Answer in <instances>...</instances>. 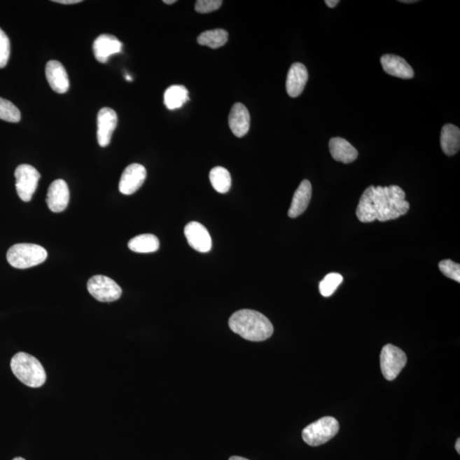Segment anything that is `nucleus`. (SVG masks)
Instances as JSON below:
<instances>
[{"label":"nucleus","mask_w":460,"mask_h":460,"mask_svg":"<svg viewBox=\"0 0 460 460\" xmlns=\"http://www.w3.org/2000/svg\"><path fill=\"white\" fill-rule=\"evenodd\" d=\"M406 194L397 186H369L361 195L356 216L361 223L390 221L407 214L410 204Z\"/></svg>","instance_id":"nucleus-1"},{"label":"nucleus","mask_w":460,"mask_h":460,"mask_svg":"<svg viewBox=\"0 0 460 460\" xmlns=\"http://www.w3.org/2000/svg\"><path fill=\"white\" fill-rule=\"evenodd\" d=\"M229 326L244 340L253 342L268 340L274 333V326L268 318L251 309H242L232 314Z\"/></svg>","instance_id":"nucleus-2"},{"label":"nucleus","mask_w":460,"mask_h":460,"mask_svg":"<svg viewBox=\"0 0 460 460\" xmlns=\"http://www.w3.org/2000/svg\"><path fill=\"white\" fill-rule=\"evenodd\" d=\"M11 370L22 383L31 388L41 387L46 383L44 368L37 358L25 352L15 354L11 361Z\"/></svg>","instance_id":"nucleus-3"},{"label":"nucleus","mask_w":460,"mask_h":460,"mask_svg":"<svg viewBox=\"0 0 460 460\" xmlns=\"http://www.w3.org/2000/svg\"><path fill=\"white\" fill-rule=\"evenodd\" d=\"M47 251L35 244L21 243L11 247L7 251V261L14 268L29 269L41 265L47 258Z\"/></svg>","instance_id":"nucleus-4"},{"label":"nucleus","mask_w":460,"mask_h":460,"mask_svg":"<svg viewBox=\"0 0 460 460\" xmlns=\"http://www.w3.org/2000/svg\"><path fill=\"white\" fill-rule=\"evenodd\" d=\"M339 431L340 424L335 418L324 417L305 427L302 436L308 445L317 447L329 442Z\"/></svg>","instance_id":"nucleus-5"},{"label":"nucleus","mask_w":460,"mask_h":460,"mask_svg":"<svg viewBox=\"0 0 460 460\" xmlns=\"http://www.w3.org/2000/svg\"><path fill=\"white\" fill-rule=\"evenodd\" d=\"M407 358L402 349L393 344L384 346L380 354V367L385 379H396L406 365Z\"/></svg>","instance_id":"nucleus-6"},{"label":"nucleus","mask_w":460,"mask_h":460,"mask_svg":"<svg viewBox=\"0 0 460 460\" xmlns=\"http://www.w3.org/2000/svg\"><path fill=\"white\" fill-rule=\"evenodd\" d=\"M15 188L20 199L29 202L37 190L41 174L30 165H21L15 171Z\"/></svg>","instance_id":"nucleus-7"},{"label":"nucleus","mask_w":460,"mask_h":460,"mask_svg":"<svg viewBox=\"0 0 460 460\" xmlns=\"http://www.w3.org/2000/svg\"><path fill=\"white\" fill-rule=\"evenodd\" d=\"M88 289L93 298L100 302H115L121 297L122 290L111 278L95 275L88 282Z\"/></svg>","instance_id":"nucleus-8"},{"label":"nucleus","mask_w":460,"mask_h":460,"mask_svg":"<svg viewBox=\"0 0 460 460\" xmlns=\"http://www.w3.org/2000/svg\"><path fill=\"white\" fill-rule=\"evenodd\" d=\"M147 178V171L140 164H132L122 173L119 183L121 194L131 195L143 186Z\"/></svg>","instance_id":"nucleus-9"},{"label":"nucleus","mask_w":460,"mask_h":460,"mask_svg":"<svg viewBox=\"0 0 460 460\" xmlns=\"http://www.w3.org/2000/svg\"><path fill=\"white\" fill-rule=\"evenodd\" d=\"M118 116L115 110L102 108L97 115V141L101 147H107L117 127Z\"/></svg>","instance_id":"nucleus-10"},{"label":"nucleus","mask_w":460,"mask_h":460,"mask_svg":"<svg viewBox=\"0 0 460 460\" xmlns=\"http://www.w3.org/2000/svg\"><path fill=\"white\" fill-rule=\"evenodd\" d=\"M184 235L188 245L200 253H208L211 251L212 241L209 232L203 224L198 222L188 223L184 229Z\"/></svg>","instance_id":"nucleus-11"},{"label":"nucleus","mask_w":460,"mask_h":460,"mask_svg":"<svg viewBox=\"0 0 460 460\" xmlns=\"http://www.w3.org/2000/svg\"><path fill=\"white\" fill-rule=\"evenodd\" d=\"M69 188L64 180H55L47 192L46 202L53 212L64 211L69 202Z\"/></svg>","instance_id":"nucleus-12"},{"label":"nucleus","mask_w":460,"mask_h":460,"mask_svg":"<svg viewBox=\"0 0 460 460\" xmlns=\"http://www.w3.org/2000/svg\"><path fill=\"white\" fill-rule=\"evenodd\" d=\"M46 76L50 88L55 92L64 94L69 89V78L68 74L60 62L53 60L47 62Z\"/></svg>","instance_id":"nucleus-13"},{"label":"nucleus","mask_w":460,"mask_h":460,"mask_svg":"<svg viewBox=\"0 0 460 460\" xmlns=\"http://www.w3.org/2000/svg\"><path fill=\"white\" fill-rule=\"evenodd\" d=\"M122 43L113 35L102 34L93 43V53L97 60L101 64L108 62L110 57L120 53Z\"/></svg>","instance_id":"nucleus-14"},{"label":"nucleus","mask_w":460,"mask_h":460,"mask_svg":"<svg viewBox=\"0 0 460 460\" xmlns=\"http://www.w3.org/2000/svg\"><path fill=\"white\" fill-rule=\"evenodd\" d=\"M309 74L306 67L300 62H295L288 71L286 77V92L291 97L300 96L308 82Z\"/></svg>","instance_id":"nucleus-15"},{"label":"nucleus","mask_w":460,"mask_h":460,"mask_svg":"<svg viewBox=\"0 0 460 460\" xmlns=\"http://www.w3.org/2000/svg\"><path fill=\"white\" fill-rule=\"evenodd\" d=\"M384 72L403 80H409L414 76V71L404 58L396 55L385 54L380 58Z\"/></svg>","instance_id":"nucleus-16"},{"label":"nucleus","mask_w":460,"mask_h":460,"mask_svg":"<svg viewBox=\"0 0 460 460\" xmlns=\"http://www.w3.org/2000/svg\"><path fill=\"white\" fill-rule=\"evenodd\" d=\"M251 117L249 109L242 104H235L229 116V125L232 132L237 137L247 134L250 129Z\"/></svg>","instance_id":"nucleus-17"},{"label":"nucleus","mask_w":460,"mask_h":460,"mask_svg":"<svg viewBox=\"0 0 460 460\" xmlns=\"http://www.w3.org/2000/svg\"><path fill=\"white\" fill-rule=\"evenodd\" d=\"M312 196V186L309 180L302 181L300 186L295 191L292 204L288 211L291 218H298L304 214L308 207Z\"/></svg>","instance_id":"nucleus-18"},{"label":"nucleus","mask_w":460,"mask_h":460,"mask_svg":"<svg viewBox=\"0 0 460 460\" xmlns=\"http://www.w3.org/2000/svg\"><path fill=\"white\" fill-rule=\"evenodd\" d=\"M329 151L334 160L344 164L354 162L358 157L356 148L349 141L341 137H333L330 140Z\"/></svg>","instance_id":"nucleus-19"},{"label":"nucleus","mask_w":460,"mask_h":460,"mask_svg":"<svg viewBox=\"0 0 460 460\" xmlns=\"http://www.w3.org/2000/svg\"><path fill=\"white\" fill-rule=\"evenodd\" d=\"M441 147L447 156H453L459 151L460 130L452 124L442 127L441 132Z\"/></svg>","instance_id":"nucleus-20"},{"label":"nucleus","mask_w":460,"mask_h":460,"mask_svg":"<svg viewBox=\"0 0 460 460\" xmlns=\"http://www.w3.org/2000/svg\"><path fill=\"white\" fill-rule=\"evenodd\" d=\"M188 101V92L183 85L170 86L164 94V104L170 110L182 108Z\"/></svg>","instance_id":"nucleus-21"},{"label":"nucleus","mask_w":460,"mask_h":460,"mask_svg":"<svg viewBox=\"0 0 460 460\" xmlns=\"http://www.w3.org/2000/svg\"><path fill=\"white\" fill-rule=\"evenodd\" d=\"M130 250L139 253H149L160 249L159 239L155 235L145 234L137 235L128 243Z\"/></svg>","instance_id":"nucleus-22"},{"label":"nucleus","mask_w":460,"mask_h":460,"mask_svg":"<svg viewBox=\"0 0 460 460\" xmlns=\"http://www.w3.org/2000/svg\"><path fill=\"white\" fill-rule=\"evenodd\" d=\"M209 179L212 187L220 194H226L231 188V176L227 169L216 167L211 169Z\"/></svg>","instance_id":"nucleus-23"},{"label":"nucleus","mask_w":460,"mask_h":460,"mask_svg":"<svg viewBox=\"0 0 460 460\" xmlns=\"http://www.w3.org/2000/svg\"><path fill=\"white\" fill-rule=\"evenodd\" d=\"M229 39V34L226 30L214 29L203 32L197 39L200 46L210 47L211 49H218L226 44Z\"/></svg>","instance_id":"nucleus-24"},{"label":"nucleus","mask_w":460,"mask_h":460,"mask_svg":"<svg viewBox=\"0 0 460 460\" xmlns=\"http://www.w3.org/2000/svg\"><path fill=\"white\" fill-rule=\"evenodd\" d=\"M342 281H343V277L339 273L326 274L319 285L320 293L322 296L326 298L332 296L337 288H339Z\"/></svg>","instance_id":"nucleus-25"},{"label":"nucleus","mask_w":460,"mask_h":460,"mask_svg":"<svg viewBox=\"0 0 460 460\" xmlns=\"http://www.w3.org/2000/svg\"><path fill=\"white\" fill-rule=\"evenodd\" d=\"M0 120L18 123L21 120V112L13 102L0 97Z\"/></svg>","instance_id":"nucleus-26"},{"label":"nucleus","mask_w":460,"mask_h":460,"mask_svg":"<svg viewBox=\"0 0 460 460\" xmlns=\"http://www.w3.org/2000/svg\"><path fill=\"white\" fill-rule=\"evenodd\" d=\"M439 269L447 278L460 282V265L450 259L442 260L439 263Z\"/></svg>","instance_id":"nucleus-27"},{"label":"nucleus","mask_w":460,"mask_h":460,"mask_svg":"<svg viewBox=\"0 0 460 460\" xmlns=\"http://www.w3.org/2000/svg\"><path fill=\"white\" fill-rule=\"evenodd\" d=\"M11 56V42L7 34L0 29V69L5 68Z\"/></svg>","instance_id":"nucleus-28"},{"label":"nucleus","mask_w":460,"mask_h":460,"mask_svg":"<svg viewBox=\"0 0 460 460\" xmlns=\"http://www.w3.org/2000/svg\"><path fill=\"white\" fill-rule=\"evenodd\" d=\"M222 5V0H198L195 3V11L202 14L210 13L218 10Z\"/></svg>","instance_id":"nucleus-29"},{"label":"nucleus","mask_w":460,"mask_h":460,"mask_svg":"<svg viewBox=\"0 0 460 460\" xmlns=\"http://www.w3.org/2000/svg\"><path fill=\"white\" fill-rule=\"evenodd\" d=\"M59 4H62V5H74V4H78L82 2L81 0H56Z\"/></svg>","instance_id":"nucleus-30"},{"label":"nucleus","mask_w":460,"mask_h":460,"mask_svg":"<svg viewBox=\"0 0 460 460\" xmlns=\"http://www.w3.org/2000/svg\"><path fill=\"white\" fill-rule=\"evenodd\" d=\"M326 5L330 8H334L337 6V4H340V0H326Z\"/></svg>","instance_id":"nucleus-31"},{"label":"nucleus","mask_w":460,"mask_h":460,"mask_svg":"<svg viewBox=\"0 0 460 460\" xmlns=\"http://www.w3.org/2000/svg\"><path fill=\"white\" fill-rule=\"evenodd\" d=\"M455 448H456V451L458 452V454H460V439L459 438L457 440V442H456Z\"/></svg>","instance_id":"nucleus-32"},{"label":"nucleus","mask_w":460,"mask_h":460,"mask_svg":"<svg viewBox=\"0 0 460 460\" xmlns=\"http://www.w3.org/2000/svg\"><path fill=\"white\" fill-rule=\"evenodd\" d=\"M229 460H249V459L242 457H239V456H233V457H231Z\"/></svg>","instance_id":"nucleus-33"},{"label":"nucleus","mask_w":460,"mask_h":460,"mask_svg":"<svg viewBox=\"0 0 460 460\" xmlns=\"http://www.w3.org/2000/svg\"><path fill=\"white\" fill-rule=\"evenodd\" d=\"M176 2V0H170V1H169V0H164V3L167 4V5H172V4H174Z\"/></svg>","instance_id":"nucleus-34"},{"label":"nucleus","mask_w":460,"mask_h":460,"mask_svg":"<svg viewBox=\"0 0 460 460\" xmlns=\"http://www.w3.org/2000/svg\"><path fill=\"white\" fill-rule=\"evenodd\" d=\"M400 2H403V3H415V2H418V1H415V0H412V1H411V0H407V1H406V0H400Z\"/></svg>","instance_id":"nucleus-35"},{"label":"nucleus","mask_w":460,"mask_h":460,"mask_svg":"<svg viewBox=\"0 0 460 460\" xmlns=\"http://www.w3.org/2000/svg\"><path fill=\"white\" fill-rule=\"evenodd\" d=\"M13 460H26V459L21 457H18V458H15Z\"/></svg>","instance_id":"nucleus-36"}]
</instances>
